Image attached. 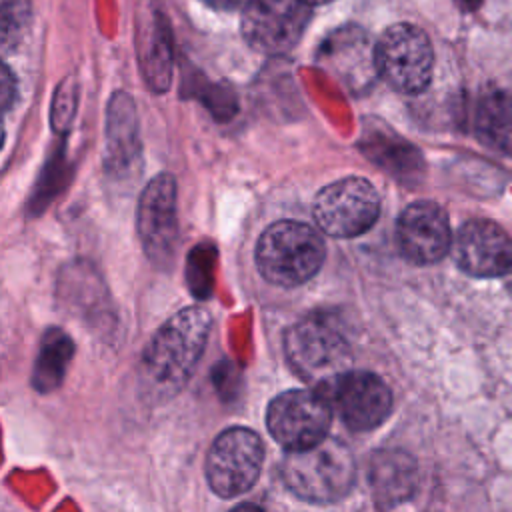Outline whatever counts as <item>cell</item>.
I'll list each match as a JSON object with an SVG mask.
<instances>
[{
	"mask_svg": "<svg viewBox=\"0 0 512 512\" xmlns=\"http://www.w3.org/2000/svg\"><path fill=\"white\" fill-rule=\"evenodd\" d=\"M474 130L484 146L512 154V92L494 90L482 96L476 106Z\"/></svg>",
	"mask_w": 512,
	"mask_h": 512,
	"instance_id": "9a60e30c",
	"label": "cell"
},
{
	"mask_svg": "<svg viewBox=\"0 0 512 512\" xmlns=\"http://www.w3.org/2000/svg\"><path fill=\"white\" fill-rule=\"evenodd\" d=\"M332 422L330 396L316 390H288L278 394L266 412L272 438L288 452L310 448L328 436Z\"/></svg>",
	"mask_w": 512,
	"mask_h": 512,
	"instance_id": "8992f818",
	"label": "cell"
},
{
	"mask_svg": "<svg viewBox=\"0 0 512 512\" xmlns=\"http://www.w3.org/2000/svg\"><path fill=\"white\" fill-rule=\"evenodd\" d=\"M328 390L338 416L358 432L380 426L392 410L390 388L372 372L348 370Z\"/></svg>",
	"mask_w": 512,
	"mask_h": 512,
	"instance_id": "8fae6325",
	"label": "cell"
},
{
	"mask_svg": "<svg viewBox=\"0 0 512 512\" xmlns=\"http://www.w3.org/2000/svg\"><path fill=\"white\" fill-rule=\"evenodd\" d=\"M312 214L322 232L336 238H354L378 220L380 196L368 180L348 176L316 194Z\"/></svg>",
	"mask_w": 512,
	"mask_h": 512,
	"instance_id": "52a82bcc",
	"label": "cell"
},
{
	"mask_svg": "<svg viewBox=\"0 0 512 512\" xmlns=\"http://www.w3.org/2000/svg\"><path fill=\"white\" fill-rule=\"evenodd\" d=\"M304 2H308L310 6H314V4H326V2H330V0H304Z\"/></svg>",
	"mask_w": 512,
	"mask_h": 512,
	"instance_id": "cb8c5ba5",
	"label": "cell"
},
{
	"mask_svg": "<svg viewBox=\"0 0 512 512\" xmlns=\"http://www.w3.org/2000/svg\"><path fill=\"white\" fill-rule=\"evenodd\" d=\"M280 474L298 498L326 504L348 494L356 478V464L344 442L326 436L310 448L288 452Z\"/></svg>",
	"mask_w": 512,
	"mask_h": 512,
	"instance_id": "7a4b0ae2",
	"label": "cell"
},
{
	"mask_svg": "<svg viewBox=\"0 0 512 512\" xmlns=\"http://www.w3.org/2000/svg\"><path fill=\"white\" fill-rule=\"evenodd\" d=\"M326 246L322 236L298 220L270 224L256 244V266L260 274L284 288L300 286L322 266Z\"/></svg>",
	"mask_w": 512,
	"mask_h": 512,
	"instance_id": "3957f363",
	"label": "cell"
},
{
	"mask_svg": "<svg viewBox=\"0 0 512 512\" xmlns=\"http://www.w3.org/2000/svg\"><path fill=\"white\" fill-rule=\"evenodd\" d=\"M74 344L70 336L58 328H50L44 334V340L40 344V352L36 358V366L32 372V384L40 392L54 390L68 368V362L72 358Z\"/></svg>",
	"mask_w": 512,
	"mask_h": 512,
	"instance_id": "2e32d148",
	"label": "cell"
},
{
	"mask_svg": "<svg viewBox=\"0 0 512 512\" xmlns=\"http://www.w3.org/2000/svg\"><path fill=\"white\" fill-rule=\"evenodd\" d=\"M30 24V0H2V48H16Z\"/></svg>",
	"mask_w": 512,
	"mask_h": 512,
	"instance_id": "e0dca14e",
	"label": "cell"
},
{
	"mask_svg": "<svg viewBox=\"0 0 512 512\" xmlns=\"http://www.w3.org/2000/svg\"><path fill=\"white\" fill-rule=\"evenodd\" d=\"M172 52H170V38L168 30H156L154 40L148 52V64H146V74L148 82L156 90H166L170 84V70H172Z\"/></svg>",
	"mask_w": 512,
	"mask_h": 512,
	"instance_id": "ac0fdd59",
	"label": "cell"
},
{
	"mask_svg": "<svg viewBox=\"0 0 512 512\" xmlns=\"http://www.w3.org/2000/svg\"><path fill=\"white\" fill-rule=\"evenodd\" d=\"M396 242L402 256L414 264H434L452 246L446 212L430 200L410 204L398 218Z\"/></svg>",
	"mask_w": 512,
	"mask_h": 512,
	"instance_id": "7c38bea8",
	"label": "cell"
},
{
	"mask_svg": "<svg viewBox=\"0 0 512 512\" xmlns=\"http://www.w3.org/2000/svg\"><path fill=\"white\" fill-rule=\"evenodd\" d=\"M264 462V444L250 428H228L210 446L206 478L222 498H234L258 480Z\"/></svg>",
	"mask_w": 512,
	"mask_h": 512,
	"instance_id": "ba28073f",
	"label": "cell"
},
{
	"mask_svg": "<svg viewBox=\"0 0 512 512\" xmlns=\"http://www.w3.org/2000/svg\"><path fill=\"white\" fill-rule=\"evenodd\" d=\"M416 462L400 450H380L370 462V486L376 502L396 506L416 490Z\"/></svg>",
	"mask_w": 512,
	"mask_h": 512,
	"instance_id": "5bb4252c",
	"label": "cell"
},
{
	"mask_svg": "<svg viewBox=\"0 0 512 512\" xmlns=\"http://www.w3.org/2000/svg\"><path fill=\"white\" fill-rule=\"evenodd\" d=\"M454 260L470 276H504L512 270V240L490 220H470L456 234Z\"/></svg>",
	"mask_w": 512,
	"mask_h": 512,
	"instance_id": "4fadbf2b",
	"label": "cell"
},
{
	"mask_svg": "<svg viewBox=\"0 0 512 512\" xmlns=\"http://www.w3.org/2000/svg\"><path fill=\"white\" fill-rule=\"evenodd\" d=\"M376 72L398 92H422L432 78L434 52L426 32L398 22L386 28L374 48Z\"/></svg>",
	"mask_w": 512,
	"mask_h": 512,
	"instance_id": "5b68a950",
	"label": "cell"
},
{
	"mask_svg": "<svg viewBox=\"0 0 512 512\" xmlns=\"http://www.w3.org/2000/svg\"><path fill=\"white\" fill-rule=\"evenodd\" d=\"M202 2L216 10H240V8L244 10L250 0H202Z\"/></svg>",
	"mask_w": 512,
	"mask_h": 512,
	"instance_id": "44dd1931",
	"label": "cell"
},
{
	"mask_svg": "<svg viewBox=\"0 0 512 512\" xmlns=\"http://www.w3.org/2000/svg\"><path fill=\"white\" fill-rule=\"evenodd\" d=\"M466 10H472V8H476L478 4H480V0H458Z\"/></svg>",
	"mask_w": 512,
	"mask_h": 512,
	"instance_id": "603a6c76",
	"label": "cell"
},
{
	"mask_svg": "<svg viewBox=\"0 0 512 512\" xmlns=\"http://www.w3.org/2000/svg\"><path fill=\"white\" fill-rule=\"evenodd\" d=\"M284 348L292 370L318 388L328 390L348 372V340L324 314H310L288 328Z\"/></svg>",
	"mask_w": 512,
	"mask_h": 512,
	"instance_id": "277c9868",
	"label": "cell"
},
{
	"mask_svg": "<svg viewBox=\"0 0 512 512\" xmlns=\"http://www.w3.org/2000/svg\"><path fill=\"white\" fill-rule=\"evenodd\" d=\"M138 236L146 256L166 268L178 242L176 182L170 174L154 176L138 202Z\"/></svg>",
	"mask_w": 512,
	"mask_h": 512,
	"instance_id": "30bf717a",
	"label": "cell"
},
{
	"mask_svg": "<svg viewBox=\"0 0 512 512\" xmlns=\"http://www.w3.org/2000/svg\"><path fill=\"white\" fill-rule=\"evenodd\" d=\"M210 312L202 306H188L170 316L154 334L142 354L144 376L160 392H176L194 372L208 334Z\"/></svg>",
	"mask_w": 512,
	"mask_h": 512,
	"instance_id": "6da1fadb",
	"label": "cell"
},
{
	"mask_svg": "<svg viewBox=\"0 0 512 512\" xmlns=\"http://www.w3.org/2000/svg\"><path fill=\"white\" fill-rule=\"evenodd\" d=\"M74 108H76V84L66 80V82H62V86L58 88L56 98H54L52 124L56 130H62L68 126V122L74 116Z\"/></svg>",
	"mask_w": 512,
	"mask_h": 512,
	"instance_id": "d6986e66",
	"label": "cell"
},
{
	"mask_svg": "<svg viewBox=\"0 0 512 512\" xmlns=\"http://www.w3.org/2000/svg\"><path fill=\"white\" fill-rule=\"evenodd\" d=\"M308 20L304 0H250L242 10V34L254 50L278 56L298 44Z\"/></svg>",
	"mask_w": 512,
	"mask_h": 512,
	"instance_id": "9c48e42d",
	"label": "cell"
},
{
	"mask_svg": "<svg viewBox=\"0 0 512 512\" xmlns=\"http://www.w3.org/2000/svg\"><path fill=\"white\" fill-rule=\"evenodd\" d=\"M508 276H510V282H508V286H510V290H512V270L508 272Z\"/></svg>",
	"mask_w": 512,
	"mask_h": 512,
	"instance_id": "d4e9b609",
	"label": "cell"
},
{
	"mask_svg": "<svg viewBox=\"0 0 512 512\" xmlns=\"http://www.w3.org/2000/svg\"><path fill=\"white\" fill-rule=\"evenodd\" d=\"M230 512H264V510L258 508V506H254V504H240V506L232 508Z\"/></svg>",
	"mask_w": 512,
	"mask_h": 512,
	"instance_id": "7402d4cb",
	"label": "cell"
},
{
	"mask_svg": "<svg viewBox=\"0 0 512 512\" xmlns=\"http://www.w3.org/2000/svg\"><path fill=\"white\" fill-rule=\"evenodd\" d=\"M14 88H16V82H14L8 66H2V100H4V110H8L10 104H12Z\"/></svg>",
	"mask_w": 512,
	"mask_h": 512,
	"instance_id": "ffe728a7",
	"label": "cell"
}]
</instances>
